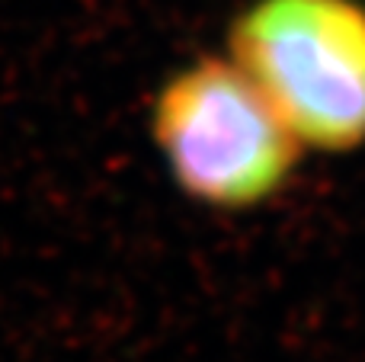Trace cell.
<instances>
[{
  "label": "cell",
  "instance_id": "2",
  "mask_svg": "<svg viewBox=\"0 0 365 362\" xmlns=\"http://www.w3.org/2000/svg\"><path fill=\"white\" fill-rule=\"evenodd\" d=\"M227 55L304 151L365 148L362 0H250L231 23Z\"/></svg>",
  "mask_w": 365,
  "mask_h": 362
},
{
  "label": "cell",
  "instance_id": "1",
  "mask_svg": "<svg viewBox=\"0 0 365 362\" xmlns=\"http://www.w3.org/2000/svg\"><path fill=\"white\" fill-rule=\"evenodd\" d=\"M151 141L182 196L225 215L276 202L308 154L227 51L195 58L160 83Z\"/></svg>",
  "mask_w": 365,
  "mask_h": 362
}]
</instances>
